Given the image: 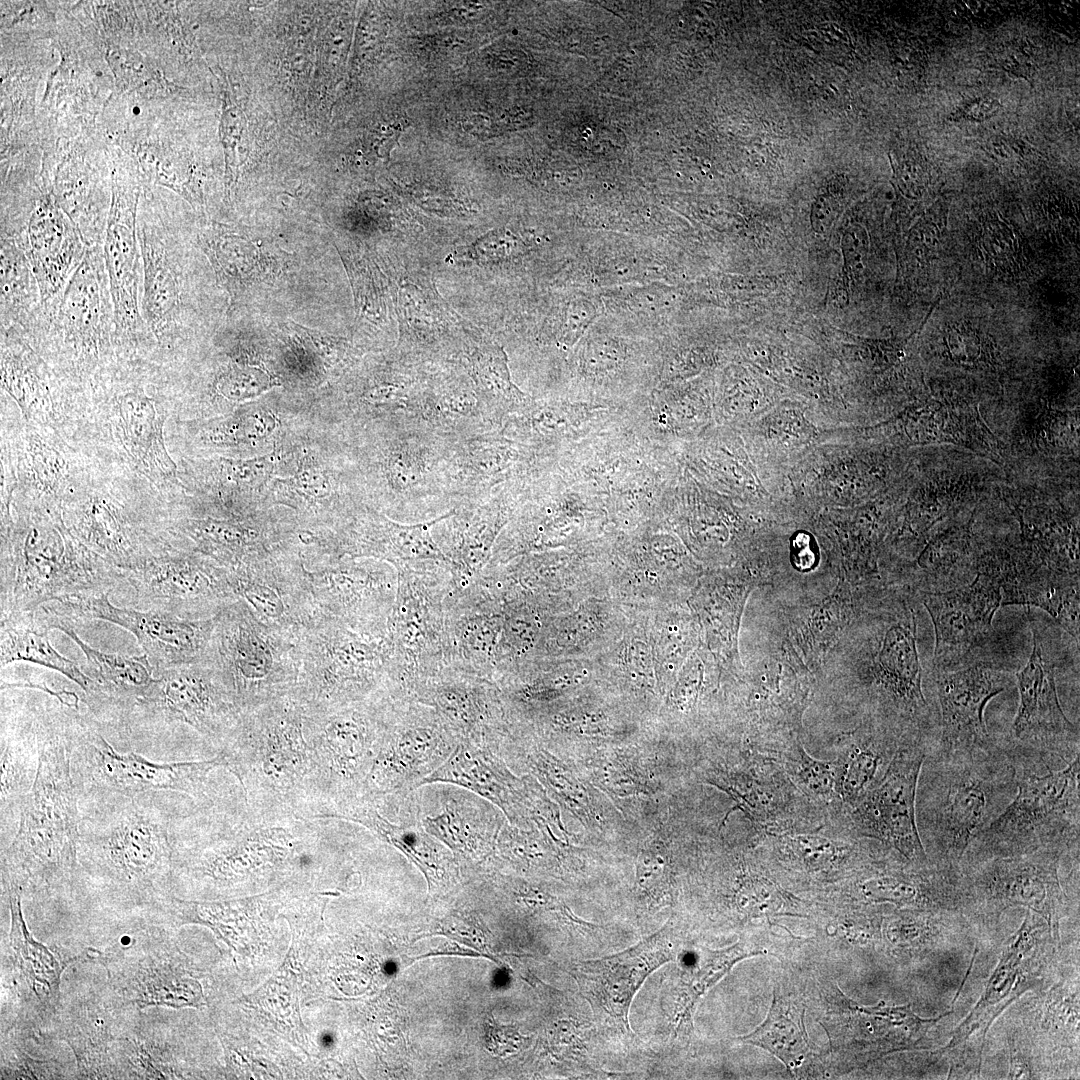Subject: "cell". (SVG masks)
Wrapping results in <instances>:
<instances>
[{
  "label": "cell",
  "instance_id": "6da1fadb",
  "mask_svg": "<svg viewBox=\"0 0 1080 1080\" xmlns=\"http://www.w3.org/2000/svg\"><path fill=\"white\" fill-rule=\"evenodd\" d=\"M174 793L78 798L72 895L128 916L150 914L173 878Z\"/></svg>",
  "mask_w": 1080,
  "mask_h": 1080
},
{
  "label": "cell",
  "instance_id": "7a4b0ae2",
  "mask_svg": "<svg viewBox=\"0 0 1080 1080\" xmlns=\"http://www.w3.org/2000/svg\"><path fill=\"white\" fill-rule=\"evenodd\" d=\"M75 709L35 698L40 759L11 843L1 850V881L24 896L72 895L77 869L80 812L71 771Z\"/></svg>",
  "mask_w": 1080,
  "mask_h": 1080
},
{
  "label": "cell",
  "instance_id": "3957f363",
  "mask_svg": "<svg viewBox=\"0 0 1080 1080\" xmlns=\"http://www.w3.org/2000/svg\"><path fill=\"white\" fill-rule=\"evenodd\" d=\"M122 571L90 551L54 506L1 513V617L83 593H110Z\"/></svg>",
  "mask_w": 1080,
  "mask_h": 1080
},
{
  "label": "cell",
  "instance_id": "277c9868",
  "mask_svg": "<svg viewBox=\"0 0 1080 1080\" xmlns=\"http://www.w3.org/2000/svg\"><path fill=\"white\" fill-rule=\"evenodd\" d=\"M1016 791L1015 768L999 742L992 750L972 755L926 753L915 811L930 862L959 868L969 845L1005 810Z\"/></svg>",
  "mask_w": 1080,
  "mask_h": 1080
},
{
  "label": "cell",
  "instance_id": "5b68a950",
  "mask_svg": "<svg viewBox=\"0 0 1080 1080\" xmlns=\"http://www.w3.org/2000/svg\"><path fill=\"white\" fill-rule=\"evenodd\" d=\"M22 334L56 376L76 391L86 390L117 358L103 245L87 249L58 304L47 313L38 312Z\"/></svg>",
  "mask_w": 1080,
  "mask_h": 1080
},
{
  "label": "cell",
  "instance_id": "8992f818",
  "mask_svg": "<svg viewBox=\"0 0 1080 1080\" xmlns=\"http://www.w3.org/2000/svg\"><path fill=\"white\" fill-rule=\"evenodd\" d=\"M1013 766L1014 798L976 836L959 866L1041 849L1079 853L1080 755L1044 773L1024 764Z\"/></svg>",
  "mask_w": 1080,
  "mask_h": 1080
},
{
  "label": "cell",
  "instance_id": "52a82bcc",
  "mask_svg": "<svg viewBox=\"0 0 1080 1080\" xmlns=\"http://www.w3.org/2000/svg\"><path fill=\"white\" fill-rule=\"evenodd\" d=\"M300 636L262 623L240 599L215 617L204 658L239 707L292 692L300 670Z\"/></svg>",
  "mask_w": 1080,
  "mask_h": 1080
},
{
  "label": "cell",
  "instance_id": "ba28073f",
  "mask_svg": "<svg viewBox=\"0 0 1080 1080\" xmlns=\"http://www.w3.org/2000/svg\"><path fill=\"white\" fill-rule=\"evenodd\" d=\"M294 694L316 711L342 707L385 690L387 636L356 631L320 611L302 631Z\"/></svg>",
  "mask_w": 1080,
  "mask_h": 1080
},
{
  "label": "cell",
  "instance_id": "9c48e42d",
  "mask_svg": "<svg viewBox=\"0 0 1080 1080\" xmlns=\"http://www.w3.org/2000/svg\"><path fill=\"white\" fill-rule=\"evenodd\" d=\"M1 889L10 913V928L1 949V1033L11 1029L42 1031L58 1005L64 970L72 963L87 962V950L68 955L35 940L22 913V887L1 881Z\"/></svg>",
  "mask_w": 1080,
  "mask_h": 1080
},
{
  "label": "cell",
  "instance_id": "30bf717a",
  "mask_svg": "<svg viewBox=\"0 0 1080 1080\" xmlns=\"http://www.w3.org/2000/svg\"><path fill=\"white\" fill-rule=\"evenodd\" d=\"M238 708L217 671L202 657L157 672L155 681L125 715L123 734L130 749L138 753L159 730L174 723L217 739L234 724Z\"/></svg>",
  "mask_w": 1080,
  "mask_h": 1080
},
{
  "label": "cell",
  "instance_id": "8fae6325",
  "mask_svg": "<svg viewBox=\"0 0 1080 1080\" xmlns=\"http://www.w3.org/2000/svg\"><path fill=\"white\" fill-rule=\"evenodd\" d=\"M144 916L146 924H129L106 948L87 947V962L105 969L112 990L131 1007L200 1005L199 983L182 967L164 930Z\"/></svg>",
  "mask_w": 1080,
  "mask_h": 1080
},
{
  "label": "cell",
  "instance_id": "7c38bea8",
  "mask_svg": "<svg viewBox=\"0 0 1080 1080\" xmlns=\"http://www.w3.org/2000/svg\"><path fill=\"white\" fill-rule=\"evenodd\" d=\"M215 761L166 763L135 750L115 749L98 721L77 710L72 732L71 771L80 797L152 792H190L198 789Z\"/></svg>",
  "mask_w": 1080,
  "mask_h": 1080
},
{
  "label": "cell",
  "instance_id": "4fadbf2b",
  "mask_svg": "<svg viewBox=\"0 0 1080 1080\" xmlns=\"http://www.w3.org/2000/svg\"><path fill=\"white\" fill-rule=\"evenodd\" d=\"M1033 647L1026 665L1016 674L1019 707L1007 738L998 740L1012 762L1040 770L1065 765L1079 755V729L1059 701L1055 663L1047 656L1044 638L1028 610Z\"/></svg>",
  "mask_w": 1080,
  "mask_h": 1080
},
{
  "label": "cell",
  "instance_id": "5bb4252c",
  "mask_svg": "<svg viewBox=\"0 0 1080 1080\" xmlns=\"http://www.w3.org/2000/svg\"><path fill=\"white\" fill-rule=\"evenodd\" d=\"M122 573L143 610L203 620L237 600L228 568L176 545Z\"/></svg>",
  "mask_w": 1080,
  "mask_h": 1080
},
{
  "label": "cell",
  "instance_id": "9a60e30c",
  "mask_svg": "<svg viewBox=\"0 0 1080 1080\" xmlns=\"http://www.w3.org/2000/svg\"><path fill=\"white\" fill-rule=\"evenodd\" d=\"M1074 854L1078 853L1041 849L960 866L968 908L1000 914L1023 906L1043 917L1056 936L1057 922L1067 903L1059 878L1060 862Z\"/></svg>",
  "mask_w": 1080,
  "mask_h": 1080
},
{
  "label": "cell",
  "instance_id": "2e32d148",
  "mask_svg": "<svg viewBox=\"0 0 1080 1080\" xmlns=\"http://www.w3.org/2000/svg\"><path fill=\"white\" fill-rule=\"evenodd\" d=\"M109 593H83L63 597L39 609L49 618L76 623L102 620L132 633L148 657L155 674L161 670L200 660L208 647L214 617L189 620L167 613L121 608Z\"/></svg>",
  "mask_w": 1080,
  "mask_h": 1080
},
{
  "label": "cell",
  "instance_id": "e0dca14e",
  "mask_svg": "<svg viewBox=\"0 0 1080 1080\" xmlns=\"http://www.w3.org/2000/svg\"><path fill=\"white\" fill-rule=\"evenodd\" d=\"M929 744L902 740L884 775L853 808L855 830L895 850L909 864L930 863L922 845L915 811L918 776Z\"/></svg>",
  "mask_w": 1080,
  "mask_h": 1080
},
{
  "label": "cell",
  "instance_id": "ac0fdd59",
  "mask_svg": "<svg viewBox=\"0 0 1080 1080\" xmlns=\"http://www.w3.org/2000/svg\"><path fill=\"white\" fill-rule=\"evenodd\" d=\"M499 754L518 775L530 774L558 806L598 839L630 836L631 825L605 793L596 788L570 759L554 754L534 739L517 734Z\"/></svg>",
  "mask_w": 1080,
  "mask_h": 1080
},
{
  "label": "cell",
  "instance_id": "d6986e66",
  "mask_svg": "<svg viewBox=\"0 0 1080 1080\" xmlns=\"http://www.w3.org/2000/svg\"><path fill=\"white\" fill-rule=\"evenodd\" d=\"M389 698L379 738V780L382 788L406 795L424 785L459 741L432 707Z\"/></svg>",
  "mask_w": 1080,
  "mask_h": 1080
},
{
  "label": "cell",
  "instance_id": "ffe728a7",
  "mask_svg": "<svg viewBox=\"0 0 1080 1080\" xmlns=\"http://www.w3.org/2000/svg\"><path fill=\"white\" fill-rule=\"evenodd\" d=\"M306 577L320 612L356 631L386 635L397 592L395 568L380 560L341 557L306 568Z\"/></svg>",
  "mask_w": 1080,
  "mask_h": 1080
},
{
  "label": "cell",
  "instance_id": "44dd1931",
  "mask_svg": "<svg viewBox=\"0 0 1080 1080\" xmlns=\"http://www.w3.org/2000/svg\"><path fill=\"white\" fill-rule=\"evenodd\" d=\"M674 956L673 929L667 924L619 953L577 963L572 972L597 1022L630 1036L628 1015L634 996L647 977Z\"/></svg>",
  "mask_w": 1080,
  "mask_h": 1080
},
{
  "label": "cell",
  "instance_id": "7402d4cb",
  "mask_svg": "<svg viewBox=\"0 0 1080 1080\" xmlns=\"http://www.w3.org/2000/svg\"><path fill=\"white\" fill-rule=\"evenodd\" d=\"M142 259L141 314L157 349L166 355L192 327L184 244L161 222L137 231Z\"/></svg>",
  "mask_w": 1080,
  "mask_h": 1080
},
{
  "label": "cell",
  "instance_id": "603a6c76",
  "mask_svg": "<svg viewBox=\"0 0 1080 1080\" xmlns=\"http://www.w3.org/2000/svg\"><path fill=\"white\" fill-rule=\"evenodd\" d=\"M823 1026L835 1056L851 1064L867 1063L889 1053L918 1049L942 1017L921 1018L910 1005L863 1006L838 988L831 994Z\"/></svg>",
  "mask_w": 1080,
  "mask_h": 1080
},
{
  "label": "cell",
  "instance_id": "cb8c5ba5",
  "mask_svg": "<svg viewBox=\"0 0 1080 1080\" xmlns=\"http://www.w3.org/2000/svg\"><path fill=\"white\" fill-rule=\"evenodd\" d=\"M1010 676L988 664H969L953 670L933 671L937 700L938 735L927 753L942 756L972 755L992 750L984 721L988 702L1010 686Z\"/></svg>",
  "mask_w": 1080,
  "mask_h": 1080
},
{
  "label": "cell",
  "instance_id": "d4e9b609",
  "mask_svg": "<svg viewBox=\"0 0 1080 1080\" xmlns=\"http://www.w3.org/2000/svg\"><path fill=\"white\" fill-rule=\"evenodd\" d=\"M413 700L432 707L459 742L497 751L512 733L500 687L474 673L445 667L417 688Z\"/></svg>",
  "mask_w": 1080,
  "mask_h": 1080
},
{
  "label": "cell",
  "instance_id": "484cf974",
  "mask_svg": "<svg viewBox=\"0 0 1080 1080\" xmlns=\"http://www.w3.org/2000/svg\"><path fill=\"white\" fill-rule=\"evenodd\" d=\"M935 632L932 671L967 666L969 654L993 631L992 620L1002 606L1001 588L989 571L977 568L974 579L944 592L918 594Z\"/></svg>",
  "mask_w": 1080,
  "mask_h": 1080
},
{
  "label": "cell",
  "instance_id": "4316f807",
  "mask_svg": "<svg viewBox=\"0 0 1080 1080\" xmlns=\"http://www.w3.org/2000/svg\"><path fill=\"white\" fill-rule=\"evenodd\" d=\"M131 1008L107 981L61 992L56 1010L41 1032L68 1045L76 1060L78 1079H110V1048Z\"/></svg>",
  "mask_w": 1080,
  "mask_h": 1080
},
{
  "label": "cell",
  "instance_id": "83f0119b",
  "mask_svg": "<svg viewBox=\"0 0 1080 1080\" xmlns=\"http://www.w3.org/2000/svg\"><path fill=\"white\" fill-rule=\"evenodd\" d=\"M1053 937L1047 921L1028 910L1003 950L982 995L944 1050L965 1045L977 1035L982 1051L985 1036L996 1017L1039 978Z\"/></svg>",
  "mask_w": 1080,
  "mask_h": 1080
},
{
  "label": "cell",
  "instance_id": "f1b7e54d",
  "mask_svg": "<svg viewBox=\"0 0 1080 1080\" xmlns=\"http://www.w3.org/2000/svg\"><path fill=\"white\" fill-rule=\"evenodd\" d=\"M452 510V509H451ZM416 524H402L384 514L365 508L340 525L337 530L310 534L311 544L319 547L328 559L341 557L372 558L385 561L395 569L422 562H446L444 554L432 535V529L451 512Z\"/></svg>",
  "mask_w": 1080,
  "mask_h": 1080
},
{
  "label": "cell",
  "instance_id": "f546056e",
  "mask_svg": "<svg viewBox=\"0 0 1080 1080\" xmlns=\"http://www.w3.org/2000/svg\"><path fill=\"white\" fill-rule=\"evenodd\" d=\"M229 573L237 599L269 627L300 636L319 611L301 558L276 552Z\"/></svg>",
  "mask_w": 1080,
  "mask_h": 1080
},
{
  "label": "cell",
  "instance_id": "4dcf8cb0",
  "mask_svg": "<svg viewBox=\"0 0 1080 1080\" xmlns=\"http://www.w3.org/2000/svg\"><path fill=\"white\" fill-rule=\"evenodd\" d=\"M455 440L417 421L397 420L379 461L387 490L403 502L445 497L444 471Z\"/></svg>",
  "mask_w": 1080,
  "mask_h": 1080
},
{
  "label": "cell",
  "instance_id": "1f68e13d",
  "mask_svg": "<svg viewBox=\"0 0 1080 1080\" xmlns=\"http://www.w3.org/2000/svg\"><path fill=\"white\" fill-rule=\"evenodd\" d=\"M437 785L431 805L435 810L419 807L413 791L410 793L423 828L451 852L465 859L491 855L498 835L507 822L503 812L492 802L465 788L448 783Z\"/></svg>",
  "mask_w": 1080,
  "mask_h": 1080
},
{
  "label": "cell",
  "instance_id": "d6a6232c",
  "mask_svg": "<svg viewBox=\"0 0 1080 1080\" xmlns=\"http://www.w3.org/2000/svg\"><path fill=\"white\" fill-rule=\"evenodd\" d=\"M35 697L25 695L1 699V850L12 841L21 808L30 792L39 766Z\"/></svg>",
  "mask_w": 1080,
  "mask_h": 1080
},
{
  "label": "cell",
  "instance_id": "836d02e7",
  "mask_svg": "<svg viewBox=\"0 0 1080 1080\" xmlns=\"http://www.w3.org/2000/svg\"><path fill=\"white\" fill-rule=\"evenodd\" d=\"M990 568L1001 584V605L1041 608L1079 642V574L1056 571L1024 550L994 554Z\"/></svg>",
  "mask_w": 1080,
  "mask_h": 1080
},
{
  "label": "cell",
  "instance_id": "e575fe53",
  "mask_svg": "<svg viewBox=\"0 0 1080 1080\" xmlns=\"http://www.w3.org/2000/svg\"><path fill=\"white\" fill-rule=\"evenodd\" d=\"M37 612L50 630L62 631L84 653L82 670L98 689L97 697L87 704L88 711L99 723L120 728L134 701L155 681V670L146 654L127 656L97 650L79 637L72 624L49 618L39 609Z\"/></svg>",
  "mask_w": 1080,
  "mask_h": 1080
},
{
  "label": "cell",
  "instance_id": "d590c367",
  "mask_svg": "<svg viewBox=\"0 0 1080 1080\" xmlns=\"http://www.w3.org/2000/svg\"><path fill=\"white\" fill-rule=\"evenodd\" d=\"M26 255L40 290V312L54 309L87 252L78 229L55 210L42 208L27 230L13 239Z\"/></svg>",
  "mask_w": 1080,
  "mask_h": 1080
},
{
  "label": "cell",
  "instance_id": "8d00e7d4",
  "mask_svg": "<svg viewBox=\"0 0 1080 1080\" xmlns=\"http://www.w3.org/2000/svg\"><path fill=\"white\" fill-rule=\"evenodd\" d=\"M520 458L514 443L499 430L458 438L445 466V497L461 504L487 499L513 476Z\"/></svg>",
  "mask_w": 1080,
  "mask_h": 1080
},
{
  "label": "cell",
  "instance_id": "74e56055",
  "mask_svg": "<svg viewBox=\"0 0 1080 1080\" xmlns=\"http://www.w3.org/2000/svg\"><path fill=\"white\" fill-rule=\"evenodd\" d=\"M431 783H448L465 788L496 805L510 824L523 827V777L489 747L459 742L424 785Z\"/></svg>",
  "mask_w": 1080,
  "mask_h": 1080
},
{
  "label": "cell",
  "instance_id": "f35d334b",
  "mask_svg": "<svg viewBox=\"0 0 1080 1080\" xmlns=\"http://www.w3.org/2000/svg\"><path fill=\"white\" fill-rule=\"evenodd\" d=\"M572 761L612 800L655 797L664 793L669 779L666 752L630 742L601 747Z\"/></svg>",
  "mask_w": 1080,
  "mask_h": 1080
},
{
  "label": "cell",
  "instance_id": "ab89813d",
  "mask_svg": "<svg viewBox=\"0 0 1080 1080\" xmlns=\"http://www.w3.org/2000/svg\"><path fill=\"white\" fill-rule=\"evenodd\" d=\"M509 492L499 489L485 500L461 504L444 522L448 527L445 555L460 580L487 566L494 545L510 515Z\"/></svg>",
  "mask_w": 1080,
  "mask_h": 1080
},
{
  "label": "cell",
  "instance_id": "60d3db41",
  "mask_svg": "<svg viewBox=\"0 0 1080 1080\" xmlns=\"http://www.w3.org/2000/svg\"><path fill=\"white\" fill-rule=\"evenodd\" d=\"M632 828L637 837L634 892L640 904L660 908L671 904L676 895V829L670 807L656 805Z\"/></svg>",
  "mask_w": 1080,
  "mask_h": 1080
},
{
  "label": "cell",
  "instance_id": "b9f144b4",
  "mask_svg": "<svg viewBox=\"0 0 1080 1080\" xmlns=\"http://www.w3.org/2000/svg\"><path fill=\"white\" fill-rule=\"evenodd\" d=\"M1 670L13 662L27 661L55 670L76 683L85 693V703L93 701L98 689L77 664L61 655L50 643V629L36 610L0 618Z\"/></svg>",
  "mask_w": 1080,
  "mask_h": 1080
},
{
  "label": "cell",
  "instance_id": "7bdbcfd3",
  "mask_svg": "<svg viewBox=\"0 0 1080 1080\" xmlns=\"http://www.w3.org/2000/svg\"><path fill=\"white\" fill-rule=\"evenodd\" d=\"M41 1031L1 1033L0 1079H78L74 1055Z\"/></svg>",
  "mask_w": 1080,
  "mask_h": 1080
},
{
  "label": "cell",
  "instance_id": "ee69618b",
  "mask_svg": "<svg viewBox=\"0 0 1080 1080\" xmlns=\"http://www.w3.org/2000/svg\"><path fill=\"white\" fill-rule=\"evenodd\" d=\"M468 373L492 427L500 430L509 416L525 410L528 397L511 381L507 356L495 344H482L469 354Z\"/></svg>",
  "mask_w": 1080,
  "mask_h": 1080
},
{
  "label": "cell",
  "instance_id": "f6af8a7d",
  "mask_svg": "<svg viewBox=\"0 0 1080 1080\" xmlns=\"http://www.w3.org/2000/svg\"><path fill=\"white\" fill-rule=\"evenodd\" d=\"M978 561L971 558L967 528H954L936 537L918 562L919 573L910 584L911 593L944 592L970 583Z\"/></svg>",
  "mask_w": 1080,
  "mask_h": 1080
},
{
  "label": "cell",
  "instance_id": "bcb514c9",
  "mask_svg": "<svg viewBox=\"0 0 1080 1080\" xmlns=\"http://www.w3.org/2000/svg\"><path fill=\"white\" fill-rule=\"evenodd\" d=\"M409 798L413 820L405 825H394L370 809L364 810L358 818L386 837L418 866L427 880L429 891L448 886L453 869L451 851L423 828L410 794Z\"/></svg>",
  "mask_w": 1080,
  "mask_h": 1080
},
{
  "label": "cell",
  "instance_id": "7dc6e473",
  "mask_svg": "<svg viewBox=\"0 0 1080 1080\" xmlns=\"http://www.w3.org/2000/svg\"><path fill=\"white\" fill-rule=\"evenodd\" d=\"M1 326L25 333L40 309V290L31 265L16 242L1 237Z\"/></svg>",
  "mask_w": 1080,
  "mask_h": 1080
},
{
  "label": "cell",
  "instance_id": "c3c4849f",
  "mask_svg": "<svg viewBox=\"0 0 1080 1080\" xmlns=\"http://www.w3.org/2000/svg\"><path fill=\"white\" fill-rule=\"evenodd\" d=\"M761 954L742 943L725 949H703L693 957V964L681 973L672 1026L675 1033H688L692 1029V1016L699 999L712 988L737 962Z\"/></svg>",
  "mask_w": 1080,
  "mask_h": 1080
},
{
  "label": "cell",
  "instance_id": "681fc988",
  "mask_svg": "<svg viewBox=\"0 0 1080 1080\" xmlns=\"http://www.w3.org/2000/svg\"><path fill=\"white\" fill-rule=\"evenodd\" d=\"M803 1017V1010L775 995L765 1020L739 1039L767 1050L788 1069L797 1070L810 1051Z\"/></svg>",
  "mask_w": 1080,
  "mask_h": 1080
},
{
  "label": "cell",
  "instance_id": "f907efd6",
  "mask_svg": "<svg viewBox=\"0 0 1080 1080\" xmlns=\"http://www.w3.org/2000/svg\"><path fill=\"white\" fill-rule=\"evenodd\" d=\"M583 849L554 841L536 827L520 828L508 821L502 827L492 854L525 868H546L567 862L580 863Z\"/></svg>",
  "mask_w": 1080,
  "mask_h": 1080
},
{
  "label": "cell",
  "instance_id": "816d5d0a",
  "mask_svg": "<svg viewBox=\"0 0 1080 1080\" xmlns=\"http://www.w3.org/2000/svg\"><path fill=\"white\" fill-rule=\"evenodd\" d=\"M399 301L406 339L415 354L432 356L446 347L445 328L438 325L443 322V308L435 298L416 286H405Z\"/></svg>",
  "mask_w": 1080,
  "mask_h": 1080
},
{
  "label": "cell",
  "instance_id": "f5cc1de1",
  "mask_svg": "<svg viewBox=\"0 0 1080 1080\" xmlns=\"http://www.w3.org/2000/svg\"><path fill=\"white\" fill-rule=\"evenodd\" d=\"M734 899L744 913L755 917L779 913L791 903L788 894L778 885L752 875L739 878Z\"/></svg>",
  "mask_w": 1080,
  "mask_h": 1080
},
{
  "label": "cell",
  "instance_id": "db71d44e",
  "mask_svg": "<svg viewBox=\"0 0 1080 1080\" xmlns=\"http://www.w3.org/2000/svg\"><path fill=\"white\" fill-rule=\"evenodd\" d=\"M796 755L794 776L803 787L815 795L840 797L842 754L836 760H818L800 746Z\"/></svg>",
  "mask_w": 1080,
  "mask_h": 1080
},
{
  "label": "cell",
  "instance_id": "11a10c76",
  "mask_svg": "<svg viewBox=\"0 0 1080 1080\" xmlns=\"http://www.w3.org/2000/svg\"><path fill=\"white\" fill-rule=\"evenodd\" d=\"M348 270L359 316L368 322L380 325L385 318V304L374 278V271L368 264L361 261L355 264L350 263Z\"/></svg>",
  "mask_w": 1080,
  "mask_h": 1080
},
{
  "label": "cell",
  "instance_id": "9f6ffc18",
  "mask_svg": "<svg viewBox=\"0 0 1080 1080\" xmlns=\"http://www.w3.org/2000/svg\"><path fill=\"white\" fill-rule=\"evenodd\" d=\"M786 846L805 865L814 869L825 868L846 851L854 849L839 845L828 838L808 834L787 837Z\"/></svg>",
  "mask_w": 1080,
  "mask_h": 1080
},
{
  "label": "cell",
  "instance_id": "6f0895ef",
  "mask_svg": "<svg viewBox=\"0 0 1080 1080\" xmlns=\"http://www.w3.org/2000/svg\"><path fill=\"white\" fill-rule=\"evenodd\" d=\"M31 459L28 469L32 481L36 487L43 491H53L61 483L62 467L60 458L53 449H49L42 443H31ZM28 474V475H29Z\"/></svg>",
  "mask_w": 1080,
  "mask_h": 1080
},
{
  "label": "cell",
  "instance_id": "680465c9",
  "mask_svg": "<svg viewBox=\"0 0 1080 1080\" xmlns=\"http://www.w3.org/2000/svg\"><path fill=\"white\" fill-rule=\"evenodd\" d=\"M291 484L310 501L325 499L331 492V485L325 472L309 460H304L300 464L291 479Z\"/></svg>",
  "mask_w": 1080,
  "mask_h": 1080
},
{
  "label": "cell",
  "instance_id": "91938a15",
  "mask_svg": "<svg viewBox=\"0 0 1080 1080\" xmlns=\"http://www.w3.org/2000/svg\"><path fill=\"white\" fill-rule=\"evenodd\" d=\"M230 480L243 484H255L265 480L273 470V454L249 460L222 459Z\"/></svg>",
  "mask_w": 1080,
  "mask_h": 1080
},
{
  "label": "cell",
  "instance_id": "94428289",
  "mask_svg": "<svg viewBox=\"0 0 1080 1080\" xmlns=\"http://www.w3.org/2000/svg\"><path fill=\"white\" fill-rule=\"evenodd\" d=\"M512 249V236L506 231L494 230L479 238L462 255L472 260L495 261L509 255Z\"/></svg>",
  "mask_w": 1080,
  "mask_h": 1080
},
{
  "label": "cell",
  "instance_id": "6125c7cd",
  "mask_svg": "<svg viewBox=\"0 0 1080 1080\" xmlns=\"http://www.w3.org/2000/svg\"><path fill=\"white\" fill-rule=\"evenodd\" d=\"M261 381L260 375L230 370L218 377L216 388L221 395L238 400L255 395L267 388V384H262Z\"/></svg>",
  "mask_w": 1080,
  "mask_h": 1080
},
{
  "label": "cell",
  "instance_id": "be15d7a7",
  "mask_svg": "<svg viewBox=\"0 0 1080 1080\" xmlns=\"http://www.w3.org/2000/svg\"><path fill=\"white\" fill-rule=\"evenodd\" d=\"M626 667L632 681L640 688L653 689L654 671L650 652L642 642H634L626 653Z\"/></svg>",
  "mask_w": 1080,
  "mask_h": 1080
},
{
  "label": "cell",
  "instance_id": "e7e4bbea",
  "mask_svg": "<svg viewBox=\"0 0 1080 1080\" xmlns=\"http://www.w3.org/2000/svg\"><path fill=\"white\" fill-rule=\"evenodd\" d=\"M836 197L825 193L817 197L812 205L811 225L818 233H824L832 226L838 214Z\"/></svg>",
  "mask_w": 1080,
  "mask_h": 1080
},
{
  "label": "cell",
  "instance_id": "03108f58",
  "mask_svg": "<svg viewBox=\"0 0 1080 1080\" xmlns=\"http://www.w3.org/2000/svg\"><path fill=\"white\" fill-rule=\"evenodd\" d=\"M792 558L796 568L808 570L815 563V553L811 546V537L804 532L795 535L792 541Z\"/></svg>",
  "mask_w": 1080,
  "mask_h": 1080
}]
</instances>
